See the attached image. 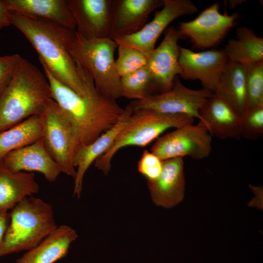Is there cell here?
Wrapping results in <instances>:
<instances>
[{
    "label": "cell",
    "mask_w": 263,
    "mask_h": 263,
    "mask_svg": "<svg viewBox=\"0 0 263 263\" xmlns=\"http://www.w3.org/2000/svg\"><path fill=\"white\" fill-rule=\"evenodd\" d=\"M10 12L11 24L24 35L38 53L43 67L56 80L81 96L94 86L91 75L76 64L68 51L64 39L65 27L49 20Z\"/></svg>",
    "instance_id": "obj_1"
},
{
    "label": "cell",
    "mask_w": 263,
    "mask_h": 263,
    "mask_svg": "<svg viewBox=\"0 0 263 263\" xmlns=\"http://www.w3.org/2000/svg\"><path fill=\"white\" fill-rule=\"evenodd\" d=\"M43 68L50 84L51 98L72 125L78 147L92 143L112 127L123 114L124 109L115 100L99 92L95 86L85 95H80Z\"/></svg>",
    "instance_id": "obj_2"
},
{
    "label": "cell",
    "mask_w": 263,
    "mask_h": 263,
    "mask_svg": "<svg viewBox=\"0 0 263 263\" xmlns=\"http://www.w3.org/2000/svg\"><path fill=\"white\" fill-rule=\"evenodd\" d=\"M51 90L45 75L21 57L14 75L0 95V132L27 118L43 114Z\"/></svg>",
    "instance_id": "obj_3"
},
{
    "label": "cell",
    "mask_w": 263,
    "mask_h": 263,
    "mask_svg": "<svg viewBox=\"0 0 263 263\" xmlns=\"http://www.w3.org/2000/svg\"><path fill=\"white\" fill-rule=\"evenodd\" d=\"M64 39L75 62L89 73L96 89L113 99L121 97L120 77L114 56L118 47L115 41L109 38H85L68 28L65 29Z\"/></svg>",
    "instance_id": "obj_4"
},
{
    "label": "cell",
    "mask_w": 263,
    "mask_h": 263,
    "mask_svg": "<svg viewBox=\"0 0 263 263\" xmlns=\"http://www.w3.org/2000/svg\"><path fill=\"white\" fill-rule=\"evenodd\" d=\"M11 210L0 257L32 249L57 227L52 206L39 198L27 197Z\"/></svg>",
    "instance_id": "obj_5"
},
{
    "label": "cell",
    "mask_w": 263,
    "mask_h": 263,
    "mask_svg": "<svg viewBox=\"0 0 263 263\" xmlns=\"http://www.w3.org/2000/svg\"><path fill=\"white\" fill-rule=\"evenodd\" d=\"M193 122V118L185 115L168 114L147 110L133 112L112 146L95 160L94 166L107 175L114 155L121 149L130 146L145 147L165 131Z\"/></svg>",
    "instance_id": "obj_6"
},
{
    "label": "cell",
    "mask_w": 263,
    "mask_h": 263,
    "mask_svg": "<svg viewBox=\"0 0 263 263\" xmlns=\"http://www.w3.org/2000/svg\"><path fill=\"white\" fill-rule=\"evenodd\" d=\"M42 138L48 151L59 165L61 172L75 178L73 158L78 143L75 131L57 104L49 99L43 113Z\"/></svg>",
    "instance_id": "obj_7"
},
{
    "label": "cell",
    "mask_w": 263,
    "mask_h": 263,
    "mask_svg": "<svg viewBox=\"0 0 263 263\" xmlns=\"http://www.w3.org/2000/svg\"><path fill=\"white\" fill-rule=\"evenodd\" d=\"M211 133L201 121L187 124L158 138L150 151L164 161L188 156L194 159L208 157L211 151Z\"/></svg>",
    "instance_id": "obj_8"
},
{
    "label": "cell",
    "mask_w": 263,
    "mask_h": 263,
    "mask_svg": "<svg viewBox=\"0 0 263 263\" xmlns=\"http://www.w3.org/2000/svg\"><path fill=\"white\" fill-rule=\"evenodd\" d=\"M212 93L204 88L189 89L181 83L178 76L169 91L148 95L141 99L132 101L129 105L133 112L151 110L165 114L187 115L199 120L200 108Z\"/></svg>",
    "instance_id": "obj_9"
},
{
    "label": "cell",
    "mask_w": 263,
    "mask_h": 263,
    "mask_svg": "<svg viewBox=\"0 0 263 263\" xmlns=\"http://www.w3.org/2000/svg\"><path fill=\"white\" fill-rule=\"evenodd\" d=\"M220 2L210 5L194 19L183 21L177 28L182 38L189 39L194 48L204 50L218 45L235 25L239 14L221 13Z\"/></svg>",
    "instance_id": "obj_10"
},
{
    "label": "cell",
    "mask_w": 263,
    "mask_h": 263,
    "mask_svg": "<svg viewBox=\"0 0 263 263\" xmlns=\"http://www.w3.org/2000/svg\"><path fill=\"white\" fill-rule=\"evenodd\" d=\"M162 9L155 13L153 19L138 32L117 38L118 45L139 51L146 56L155 48V43L169 25L180 17L193 14L197 7L190 0H163Z\"/></svg>",
    "instance_id": "obj_11"
},
{
    "label": "cell",
    "mask_w": 263,
    "mask_h": 263,
    "mask_svg": "<svg viewBox=\"0 0 263 263\" xmlns=\"http://www.w3.org/2000/svg\"><path fill=\"white\" fill-rule=\"evenodd\" d=\"M181 38L178 29L171 26L166 30L159 45L147 56V67L151 78V92L156 94L169 91L175 78L179 75V56Z\"/></svg>",
    "instance_id": "obj_12"
},
{
    "label": "cell",
    "mask_w": 263,
    "mask_h": 263,
    "mask_svg": "<svg viewBox=\"0 0 263 263\" xmlns=\"http://www.w3.org/2000/svg\"><path fill=\"white\" fill-rule=\"evenodd\" d=\"M227 61V57L222 50L195 52L180 47L179 75L186 80H198L204 89L213 93Z\"/></svg>",
    "instance_id": "obj_13"
},
{
    "label": "cell",
    "mask_w": 263,
    "mask_h": 263,
    "mask_svg": "<svg viewBox=\"0 0 263 263\" xmlns=\"http://www.w3.org/2000/svg\"><path fill=\"white\" fill-rule=\"evenodd\" d=\"M76 30L87 38H109L112 0H67Z\"/></svg>",
    "instance_id": "obj_14"
},
{
    "label": "cell",
    "mask_w": 263,
    "mask_h": 263,
    "mask_svg": "<svg viewBox=\"0 0 263 263\" xmlns=\"http://www.w3.org/2000/svg\"><path fill=\"white\" fill-rule=\"evenodd\" d=\"M162 5L163 0H112L109 38L114 40L138 32L150 14Z\"/></svg>",
    "instance_id": "obj_15"
},
{
    "label": "cell",
    "mask_w": 263,
    "mask_h": 263,
    "mask_svg": "<svg viewBox=\"0 0 263 263\" xmlns=\"http://www.w3.org/2000/svg\"><path fill=\"white\" fill-rule=\"evenodd\" d=\"M11 171L41 173L49 182L56 180L61 169L48 151L42 138L6 154L2 160Z\"/></svg>",
    "instance_id": "obj_16"
},
{
    "label": "cell",
    "mask_w": 263,
    "mask_h": 263,
    "mask_svg": "<svg viewBox=\"0 0 263 263\" xmlns=\"http://www.w3.org/2000/svg\"><path fill=\"white\" fill-rule=\"evenodd\" d=\"M147 185L156 206L169 208L179 204L184 198L185 188L183 158L163 161L160 174L156 179L148 181Z\"/></svg>",
    "instance_id": "obj_17"
},
{
    "label": "cell",
    "mask_w": 263,
    "mask_h": 263,
    "mask_svg": "<svg viewBox=\"0 0 263 263\" xmlns=\"http://www.w3.org/2000/svg\"><path fill=\"white\" fill-rule=\"evenodd\" d=\"M133 111L129 104L118 120L110 129L102 133L92 143L79 146L75 153L73 163L77 168L74 179V195L79 198L81 193L84 175L90 165L107 151L127 124Z\"/></svg>",
    "instance_id": "obj_18"
},
{
    "label": "cell",
    "mask_w": 263,
    "mask_h": 263,
    "mask_svg": "<svg viewBox=\"0 0 263 263\" xmlns=\"http://www.w3.org/2000/svg\"><path fill=\"white\" fill-rule=\"evenodd\" d=\"M200 119L211 134L221 139L241 137L240 117L214 93L206 100L199 111Z\"/></svg>",
    "instance_id": "obj_19"
},
{
    "label": "cell",
    "mask_w": 263,
    "mask_h": 263,
    "mask_svg": "<svg viewBox=\"0 0 263 263\" xmlns=\"http://www.w3.org/2000/svg\"><path fill=\"white\" fill-rule=\"evenodd\" d=\"M10 12L52 21L76 30L67 0H4Z\"/></svg>",
    "instance_id": "obj_20"
},
{
    "label": "cell",
    "mask_w": 263,
    "mask_h": 263,
    "mask_svg": "<svg viewBox=\"0 0 263 263\" xmlns=\"http://www.w3.org/2000/svg\"><path fill=\"white\" fill-rule=\"evenodd\" d=\"M77 237L76 231L70 226H58L15 263H54L67 255L71 244Z\"/></svg>",
    "instance_id": "obj_21"
},
{
    "label": "cell",
    "mask_w": 263,
    "mask_h": 263,
    "mask_svg": "<svg viewBox=\"0 0 263 263\" xmlns=\"http://www.w3.org/2000/svg\"><path fill=\"white\" fill-rule=\"evenodd\" d=\"M241 117L248 110L245 72L243 65L227 61L213 92Z\"/></svg>",
    "instance_id": "obj_22"
},
{
    "label": "cell",
    "mask_w": 263,
    "mask_h": 263,
    "mask_svg": "<svg viewBox=\"0 0 263 263\" xmlns=\"http://www.w3.org/2000/svg\"><path fill=\"white\" fill-rule=\"evenodd\" d=\"M38 191L39 186L33 172H13L0 160V211L12 209Z\"/></svg>",
    "instance_id": "obj_23"
},
{
    "label": "cell",
    "mask_w": 263,
    "mask_h": 263,
    "mask_svg": "<svg viewBox=\"0 0 263 263\" xmlns=\"http://www.w3.org/2000/svg\"><path fill=\"white\" fill-rule=\"evenodd\" d=\"M43 114L30 117L0 132V160L11 151L31 144L43 136Z\"/></svg>",
    "instance_id": "obj_24"
},
{
    "label": "cell",
    "mask_w": 263,
    "mask_h": 263,
    "mask_svg": "<svg viewBox=\"0 0 263 263\" xmlns=\"http://www.w3.org/2000/svg\"><path fill=\"white\" fill-rule=\"evenodd\" d=\"M228 60L242 65L263 61V38L246 27L237 29L236 38L228 41L222 50Z\"/></svg>",
    "instance_id": "obj_25"
},
{
    "label": "cell",
    "mask_w": 263,
    "mask_h": 263,
    "mask_svg": "<svg viewBox=\"0 0 263 263\" xmlns=\"http://www.w3.org/2000/svg\"><path fill=\"white\" fill-rule=\"evenodd\" d=\"M122 97L141 99L151 94V78L147 66L120 78Z\"/></svg>",
    "instance_id": "obj_26"
},
{
    "label": "cell",
    "mask_w": 263,
    "mask_h": 263,
    "mask_svg": "<svg viewBox=\"0 0 263 263\" xmlns=\"http://www.w3.org/2000/svg\"><path fill=\"white\" fill-rule=\"evenodd\" d=\"M243 65L245 72L248 110L263 106V61Z\"/></svg>",
    "instance_id": "obj_27"
},
{
    "label": "cell",
    "mask_w": 263,
    "mask_h": 263,
    "mask_svg": "<svg viewBox=\"0 0 263 263\" xmlns=\"http://www.w3.org/2000/svg\"><path fill=\"white\" fill-rule=\"evenodd\" d=\"M117 48L118 57L115 60V66L120 78L147 65V56L139 51L121 45H118Z\"/></svg>",
    "instance_id": "obj_28"
},
{
    "label": "cell",
    "mask_w": 263,
    "mask_h": 263,
    "mask_svg": "<svg viewBox=\"0 0 263 263\" xmlns=\"http://www.w3.org/2000/svg\"><path fill=\"white\" fill-rule=\"evenodd\" d=\"M241 135L255 140L263 134V106L249 109L240 117Z\"/></svg>",
    "instance_id": "obj_29"
},
{
    "label": "cell",
    "mask_w": 263,
    "mask_h": 263,
    "mask_svg": "<svg viewBox=\"0 0 263 263\" xmlns=\"http://www.w3.org/2000/svg\"><path fill=\"white\" fill-rule=\"evenodd\" d=\"M163 162L152 152L145 150L137 164L138 171L148 181L154 180L162 171Z\"/></svg>",
    "instance_id": "obj_30"
},
{
    "label": "cell",
    "mask_w": 263,
    "mask_h": 263,
    "mask_svg": "<svg viewBox=\"0 0 263 263\" xmlns=\"http://www.w3.org/2000/svg\"><path fill=\"white\" fill-rule=\"evenodd\" d=\"M21 57L17 54L0 56V95L10 82Z\"/></svg>",
    "instance_id": "obj_31"
},
{
    "label": "cell",
    "mask_w": 263,
    "mask_h": 263,
    "mask_svg": "<svg viewBox=\"0 0 263 263\" xmlns=\"http://www.w3.org/2000/svg\"><path fill=\"white\" fill-rule=\"evenodd\" d=\"M11 25L10 12L4 0H0V29Z\"/></svg>",
    "instance_id": "obj_32"
},
{
    "label": "cell",
    "mask_w": 263,
    "mask_h": 263,
    "mask_svg": "<svg viewBox=\"0 0 263 263\" xmlns=\"http://www.w3.org/2000/svg\"><path fill=\"white\" fill-rule=\"evenodd\" d=\"M10 221L8 211H0V244H1Z\"/></svg>",
    "instance_id": "obj_33"
},
{
    "label": "cell",
    "mask_w": 263,
    "mask_h": 263,
    "mask_svg": "<svg viewBox=\"0 0 263 263\" xmlns=\"http://www.w3.org/2000/svg\"><path fill=\"white\" fill-rule=\"evenodd\" d=\"M245 1V0H230L229 2V6L231 8H234L236 6L240 4L243 2Z\"/></svg>",
    "instance_id": "obj_34"
}]
</instances>
